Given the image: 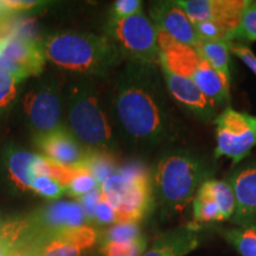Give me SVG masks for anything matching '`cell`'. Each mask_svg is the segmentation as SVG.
I'll use <instances>...</instances> for the list:
<instances>
[{
    "label": "cell",
    "mask_w": 256,
    "mask_h": 256,
    "mask_svg": "<svg viewBox=\"0 0 256 256\" xmlns=\"http://www.w3.org/2000/svg\"><path fill=\"white\" fill-rule=\"evenodd\" d=\"M198 54L217 74L230 84L232 70H230V49L226 40H202L194 48Z\"/></svg>",
    "instance_id": "19"
},
{
    "label": "cell",
    "mask_w": 256,
    "mask_h": 256,
    "mask_svg": "<svg viewBox=\"0 0 256 256\" xmlns=\"http://www.w3.org/2000/svg\"><path fill=\"white\" fill-rule=\"evenodd\" d=\"M113 223H116V215L115 211L112 209V206L108 203L102 200H100L98 204L96 206L94 218H92V226H113Z\"/></svg>",
    "instance_id": "32"
},
{
    "label": "cell",
    "mask_w": 256,
    "mask_h": 256,
    "mask_svg": "<svg viewBox=\"0 0 256 256\" xmlns=\"http://www.w3.org/2000/svg\"><path fill=\"white\" fill-rule=\"evenodd\" d=\"M31 191L48 200H57L66 192V188L55 178L49 176H37L31 182Z\"/></svg>",
    "instance_id": "29"
},
{
    "label": "cell",
    "mask_w": 256,
    "mask_h": 256,
    "mask_svg": "<svg viewBox=\"0 0 256 256\" xmlns=\"http://www.w3.org/2000/svg\"><path fill=\"white\" fill-rule=\"evenodd\" d=\"M202 226L192 222L159 235L142 256H186L200 243Z\"/></svg>",
    "instance_id": "17"
},
{
    "label": "cell",
    "mask_w": 256,
    "mask_h": 256,
    "mask_svg": "<svg viewBox=\"0 0 256 256\" xmlns=\"http://www.w3.org/2000/svg\"><path fill=\"white\" fill-rule=\"evenodd\" d=\"M100 200H101L100 188H98V190H94L89 192L87 194H84V196L78 198V202L81 204L82 209L84 211L86 217H87V222H89V226H92L96 206H98Z\"/></svg>",
    "instance_id": "34"
},
{
    "label": "cell",
    "mask_w": 256,
    "mask_h": 256,
    "mask_svg": "<svg viewBox=\"0 0 256 256\" xmlns=\"http://www.w3.org/2000/svg\"><path fill=\"white\" fill-rule=\"evenodd\" d=\"M38 154L31 153L16 145H8L2 153V165L8 182L17 190H31L30 170Z\"/></svg>",
    "instance_id": "18"
},
{
    "label": "cell",
    "mask_w": 256,
    "mask_h": 256,
    "mask_svg": "<svg viewBox=\"0 0 256 256\" xmlns=\"http://www.w3.org/2000/svg\"><path fill=\"white\" fill-rule=\"evenodd\" d=\"M23 110L34 136L64 127L62 96L55 83L43 82L32 88L25 95Z\"/></svg>",
    "instance_id": "9"
},
{
    "label": "cell",
    "mask_w": 256,
    "mask_h": 256,
    "mask_svg": "<svg viewBox=\"0 0 256 256\" xmlns=\"http://www.w3.org/2000/svg\"><path fill=\"white\" fill-rule=\"evenodd\" d=\"M142 2L139 0H118L112 8L110 18H126L142 12Z\"/></svg>",
    "instance_id": "31"
},
{
    "label": "cell",
    "mask_w": 256,
    "mask_h": 256,
    "mask_svg": "<svg viewBox=\"0 0 256 256\" xmlns=\"http://www.w3.org/2000/svg\"><path fill=\"white\" fill-rule=\"evenodd\" d=\"M142 236L139 223L121 222L115 223L110 228L98 234V241L101 247L110 243H124L136 241Z\"/></svg>",
    "instance_id": "23"
},
{
    "label": "cell",
    "mask_w": 256,
    "mask_h": 256,
    "mask_svg": "<svg viewBox=\"0 0 256 256\" xmlns=\"http://www.w3.org/2000/svg\"><path fill=\"white\" fill-rule=\"evenodd\" d=\"M101 198L112 206L116 223H139L151 211L154 202L153 177L140 162H130L100 186Z\"/></svg>",
    "instance_id": "4"
},
{
    "label": "cell",
    "mask_w": 256,
    "mask_h": 256,
    "mask_svg": "<svg viewBox=\"0 0 256 256\" xmlns=\"http://www.w3.org/2000/svg\"><path fill=\"white\" fill-rule=\"evenodd\" d=\"M228 42L243 44L256 42V2H248L238 28L230 34Z\"/></svg>",
    "instance_id": "24"
},
{
    "label": "cell",
    "mask_w": 256,
    "mask_h": 256,
    "mask_svg": "<svg viewBox=\"0 0 256 256\" xmlns=\"http://www.w3.org/2000/svg\"><path fill=\"white\" fill-rule=\"evenodd\" d=\"M34 144L46 158L56 164L72 170L84 168L89 150L66 127L34 136Z\"/></svg>",
    "instance_id": "12"
},
{
    "label": "cell",
    "mask_w": 256,
    "mask_h": 256,
    "mask_svg": "<svg viewBox=\"0 0 256 256\" xmlns=\"http://www.w3.org/2000/svg\"><path fill=\"white\" fill-rule=\"evenodd\" d=\"M22 80L11 72L0 69V118L5 115L17 100Z\"/></svg>",
    "instance_id": "26"
},
{
    "label": "cell",
    "mask_w": 256,
    "mask_h": 256,
    "mask_svg": "<svg viewBox=\"0 0 256 256\" xmlns=\"http://www.w3.org/2000/svg\"><path fill=\"white\" fill-rule=\"evenodd\" d=\"M8 256H32V255H31V254H28V252L23 250V249H18V248H16V249H12V250L10 252Z\"/></svg>",
    "instance_id": "36"
},
{
    "label": "cell",
    "mask_w": 256,
    "mask_h": 256,
    "mask_svg": "<svg viewBox=\"0 0 256 256\" xmlns=\"http://www.w3.org/2000/svg\"><path fill=\"white\" fill-rule=\"evenodd\" d=\"M34 232L76 228L87 222L84 211L78 202H55L26 216Z\"/></svg>",
    "instance_id": "15"
},
{
    "label": "cell",
    "mask_w": 256,
    "mask_h": 256,
    "mask_svg": "<svg viewBox=\"0 0 256 256\" xmlns=\"http://www.w3.org/2000/svg\"><path fill=\"white\" fill-rule=\"evenodd\" d=\"M192 212H194V222L200 226L223 220L217 204L202 192H197L192 200Z\"/></svg>",
    "instance_id": "25"
},
{
    "label": "cell",
    "mask_w": 256,
    "mask_h": 256,
    "mask_svg": "<svg viewBox=\"0 0 256 256\" xmlns=\"http://www.w3.org/2000/svg\"><path fill=\"white\" fill-rule=\"evenodd\" d=\"M147 240L145 236H142L136 241L124 243H110L104 246L100 250L104 256H142L145 252Z\"/></svg>",
    "instance_id": "28"
},
{
    "label": "cell",
    "mask_w": 256,
    "mask_h": 256,
    "mask_svg": "<svg viewBox=\"0 0 256 256\" xmlns=\"http://www.w3.org/2000/svg\"><path fill=\"white\" fill-rule=\"evenodd\" d=\"M46 60L60 68L84 75L104 76L122 60L107 36L60 32L43 42Z\"/></svg>",
    "instance_id": "3"
},
{
    "label": "cell",
    "mask_w": 256,
    "mask_h": 256,
    "mask_svg": "<svg viewBox=\"0 0 256 256\" xmlns=\"http://www.w3.org/2000/svg\"><path fill=\"white\" fill-rule=\"evenodd\" d=\"M236 208L232 223L238 226L256 223V164H247L235 168L229 174Z\"/></svg>",
    "instance_id": "16"
},
{
    "label": "cell",
    "mask_w": 256,
    "mask_h": 256,
    "mask_svg": "<svg viewBox=\"0 0 256 256\" xmlns=\"http://www.w3.org/2000/svg\"><path fill=\"white\" fill-rule=\"evenodd\" d=\"M159 70V64L128 62L115 87V118L124 136L138 145L158 146L177 136Z\"/></svg>",
    "instance_id": "1"
},
{
    "label": "cell",
    "mask_w": 256,
    "mask_h": 256,
    "mask_svg": "<svg viewBox=\"0 0 256 256\" xmlns=\"http://www.w3.org/2000/svg\"><path fill=\"white\" fill-rule=\"evenodd\" d=\"M198 192L206 194L217 204L220 211L223 220L232 218L235 212L236 202L234 197L232 186L226 180H217V179H208L200 188Z\"/></svg>",
    "instance_id": "20"
},
{
    "label": "cell",
    "mask_w": 256,
    "mask_h": 256,
    "mask_svg": "<svg viewBox=\"0 0 256 256\" xmlns=\"http://www.w3.org/2000/svg\"><path fill=\"white\" fill-rule=\"evenodd\" d=\"M68 130L90 151L112 152L114 136L107 114L102 110L98 96L89 84H76L66 102Z\"/></svg>",
    "instance_id": "5"
},
{
    "label": "cell",
    "mask_w": 256,
    "mask_h": 256,
    "mask_svg": "<svg viewBox=\"0 0 256 256\" xmlns=\"http://www.w3.org/2000/svg\"><path fill=\"white\" fill-rule=\"evenodd\" d=\"M98 182L90 172L86 168H80L76 171L70 183L66 186V194L70 197L80 198L89 192L98 190Z\"/></svg>",
    "instance_id": "27"
},
{
    "label": "cell",
    "mask_w": 256,
    "mask_h": 256,
    "mask_svg": "<svg viewBox=\"0 0 256 256\" xmlns=\"http://www.w3.org/2000/svg\"><path fill=\"white\" fill-rule=\"evenodd\" d=\"M158 44L159 66L194 82L217 108L228 104L230 84L202 58L194 46L178 43L162 32H158Z\"/></svg>",
    "instance_id": "6"
},
{
    "label": "cell",
    "mask_w": 256,
    "mask_h": 256,
    "mask_svg": "<svg viewBox=\"0 0 256 256\" xmlns=\"http://www.w3.org/2000/svg\"><path fill=\"white\" fill-rule=\"evenodd\" d=\"M216 126L215 158L226 156L238 164L256 146V116L226 107L214 120Z\"/></svg>",
    "instance_id": "8"
},
{
    "label": "cell",
    "mask_w": 256,
    "mask_h": 256,
    "mask_svg": "<svg viewBox=\"0 0 256 256\" xmlns=\"http://www.w3.org/2000/svg\"><path fill=\"white\" fill-rule=\"evenodd\" d=\"M120 56L128 62L144 64H159L160 49L158 32L154 24L145 14L126 18H110L106 34Z\"/></svg>",
    "instance_id": "7"
},
{
    "label": "cell",
    "mask_w": 256,
    "mask_h": 256,
    "mask_svg": "<svg viewBox=\"0 0 256 256\" xmlns=\"http://www.w3.org/2000/svg\"><path fill=\"white\" fill-rule=\"evenodd\" d=\"M212 174L211 165L196 153L171 148L160 156L153 174L154 197L165 215L183 211Z\"/></svg>",
    "instance_id": "2"
},
{
    "label": "cell",
    "mask_w": 256,
    "mask_h": 256,
    "mask_svg": "<svg viewBox=\"0 0 256 256\" xmlns=\"http://www.w3.org/2000/svg\"><path fill=\"white\" fill-rule=\"evenodd\" d=\"M198 37L202 40H226L228 42L230 32L222 25L214 23V22H200L194 24Z\"/></svg>",
    "instance_id": "30"
},
{
    "label": "cell",
    "mask_w": 256,
    "mask_h": 256,
    "mask_svg": "<svg viewBox=\"0 0 256 256\" xmlns=\"http://www.w3.org/2000/svg\"><path fill=\"white\" fill-rule=\"evenodd\" d=\"M84 168L90 172L98 182V186H101L108 178H110L118 171L119 166L112 152L89 150L87 160L84 162Z\"/></svg>",
    "instance_id": "21"
},
{
    "label": "cell",
    "mask_w": 256,
    "mask_h": 256,
    "mask_svg": "<svg viewBox=\"0 0 256 256\" xmlns=\"http://www.w3.org/2000/svg\"><path fill=\"white\" fill-rule=\"evenodd\" d=\"M11 249V243H10L4 230L0 226V256H8Z\"/></svg>",
    "instance_id": "35"
},
{
    "label": "cell",
    "mask_w": 256,
    "mask_h": 256,
    "mask_svg": "<svg viewBox=\"0 0 256 256\" xmlns=\"http://www.w3.org/2000/svg\"><path fill=\"white\" fill-rule=\"evenodd\" d=\"M159 69L164 78L168 94L182 110L204 122L212 119L215 120L217 116L216 104L206 98L194 82L174 72L166 66H159Z\"/></svg>",
    "instance_id": "11"
},
{
    "label": "cell",
    "mask_w": 256,
    "mask_h": 256,
    "mask_svg": "<svg viewBox=\"0 0 256 256\" xmlns=\"http://www.w3.org/2000/svg\"><path fill=\"white\" fill-rule=\"evenodd\" d=\"M46 57L43 43L20 36L0 40V69L22 81L43 72Z\"/></svg>",
    "instance_id": "10"
},
{
    "label": "cell",
    "mask_w": 256,
    "mask_h": 256,
    "mask_svg": "<svg viewBox=\"0 0 256 256\" xmlns=\"http://www.w3.org/2000/svg\"><path fill=\"white\" fill-rule=\"evenodd\" d=\"M223 236L241 256H256V223L226 229Z\"/></svg>",
    "instance_id": "22"
},
{
    "label": "cell",
    "mask_w": 256,
    "mask_h": 256,
    "mask_svg": "<svg viewBox=\"0 0 256 256\" xmlns=\"http://www.w3.org/2000/svg\"><path fill=\"white\" fill-rule=\"evenodd\" d=\"M230 52L238 56L249 69L256 75V56L252 54V51L243 43L238 42H228Z\"/></svg>",
    "instance_id": "33"
},
{
    "label": "cell",
    "mask_w": 256,
    "mask_h": 256,
    "mask_svg": "<svg viewBox=\"0 0 256 256\" xmlns=\"http://www.w3.org/2000/svg\"><path fill=\"white\" fill-rule=\"evenodd\" d=\"M156 31L185 46L196 48L200 42L194 24L176 2H156L150 6Z\"/></svg>",
    "instance_id": "14"
},
{
    "label": "cell",
    "mask_w": 256,
    "mask_h": 256,
    "mask_svg": "<svg viewBox=\"0 0 256 256\" xmlns=\"http://www.w3.org/2000/svg\"><path fill=\"white\" fill-rule=\"evenodd\" d=\"M186 14L192 24L214 22L232 32L248 2L244 0H178L176 2Z\"/></svg>",
    "instance_id": "13"
}]
</instances>
